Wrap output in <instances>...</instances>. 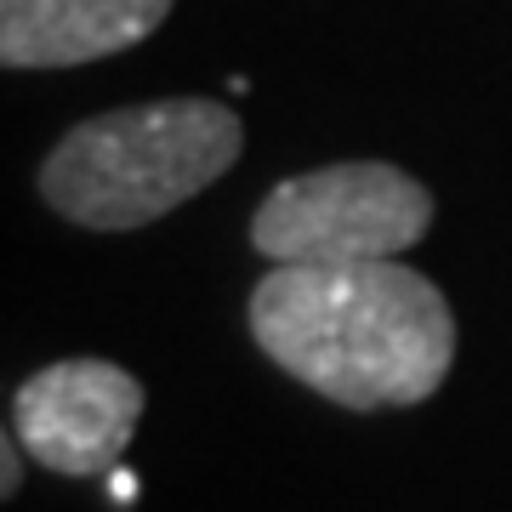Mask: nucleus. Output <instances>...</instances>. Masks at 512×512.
<instances>
[{
    "mask_svg": "<svg viewBox=\"0 0 512 512\" xmlns=\"http://www.w3.org/2000/svg\"><path fill=\"white\" fill-rule=\"evenodd\" d=\"M251 336L342 410L433 399L456 365V313L427 274L382 262H274L251 285Z\"/></svg>",
    "mask_w": 512,
    "mask_h": 512,
    "instance_id": "1",
    "label": "nucleus"
},
{
    "mask_svg": "<svg viewBox=\"0 0 512 512\" xmlns=\"http://www.w3.org/2000/svg\"><path fill=\"white\" fill-rule=\"evenodd\" d=\"M245 126L217 97H160L92 114L40 160V200L92 234L171 217L239 160Z\"/></svg>",
    "mask_w": 512,
    "mask_h": 512,
    "instance_id": "2",
    "label": "nucleus"
},
{
    "mask_svg": "<svg viewBox=\"0 0 512 512\" xmlns=\"http://www.w3.org/2000/svg\"><path fill=\"white\" fill-rule=\"evenodd\" d=\"M433 228V194L387 160L319 165L256 205L251 251L268 262H382L421 245Z\"/></svg>",
    "mask_w": 512,
    "mask_h": 512,
    "instance_id": "3",
    "label": "nucleus"
},
{
    "mask_svg": "<svg viewBox=\"0 0 512 512\" xmlns=\"http://www.w3.org/2000/svg\"><path fill=\"white\" fill-rule=\"evenodd\" d=\"M143 421V382L114 359H57L12 393L23 456L63 478L109 473Z\"/></svg>",
    "mask_w": 512,
    "mask_h": 512,
    "instance_id": "4",
    "label": "nucleus"
},
{
    "mask_svg": "<svg viewBox=\"0 0 512 512\" xmlns=\"http://www.w3.org/2000/svg\"><path fill=\"white\" fill-rule=\"evenodd\" d=\"M177 0H0L6 69H74L143 46Z\"/></svg>",
    "mask_w": 512,
    "mask_h": 512,
    "instance_id": "5",
    "label": "nucleus"
},
{
    "mask_svg": "<svg viewBox=\"0 0 512 512\" xmlns=\"http://www.w3.org/2000/svg\"><path fill=\"white\" fill-rule=\"evenodd\" d=\"M18 433H12V427H6V444H0V495H6V501H12V495H18V478H23V467H18Z\"/></svg>",
    "mask_w": 512,
    "mask_h": 512,
    "instance_id": "6",
    "label": "nucleus"
},
{
    "mask_svg": "<svg viewBox=\"0 0 512 512\" xmlns=\"http://www.w3.org/2000/svg\"><path fill=\"white\" fill-rule=\"evenodd\" d=\"M109 495H120V501H131V495H137V484H131L126 473H114V478H109Z\"/></svg>",
    "mask_w": 512,
    "mask_h": 512,
    "instance_id": "7",
    "label": "nucleus"
}]
</instances>
